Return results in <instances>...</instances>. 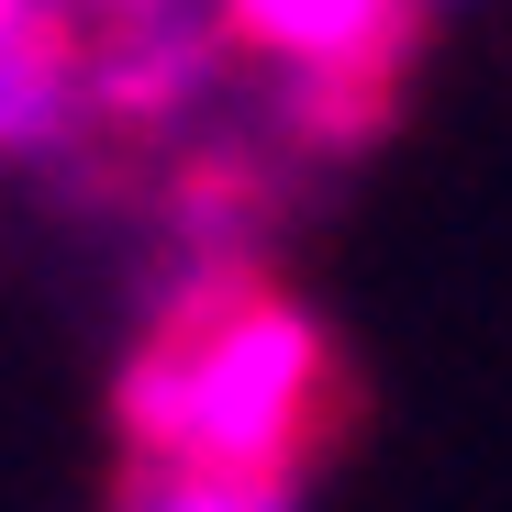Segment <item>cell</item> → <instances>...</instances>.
Wrapping results in <instances>:
<instances>
[{"instance_id":"1","label":"cell","mask_w":512,"mask_h":512,"mask_svg":"<svg viewBox=\"0 0 512 512\" xmlns=\"http://www.w3.org/2000/svg\"><path fill=\"white\" fill-rule=\"evenodd\" d=\"M334 401V334L301 290H279L256 256H190L156 301V334L123 357V446L134 468L190 479H301Z\"/></svg>"},{"instance_id":"2","label":"cell","mask_w":512,"mask_h":512,"mask_svg":"<svg viewBox=\"0 0 512 512\" xmlns=\"http://www.w3.org/2000/svg\"><path fill=\"white\" fill-rule=\"evenodd\" d=\"M234 56H268L279 78H334V90H379L401 101L412 34L435 0H212Z\"/></svg>"},{"instance_id":"3","label":"cell","mask_w":512,"mask_h":512,"mask_svg":"<svg viewBox=\"0 0 512 512\" xmlns=\"http://www.w3.org/2000/svg\"><path fill=\"white\" fill-rule=\"evenodd\" d=\"M78 123V23L45 12V23H12L0 34V167H23L45 145H67Z\"/></svg>"},{"instance_id":"4","label":"cell","mask_w":512,"mask_h":512,"mask_svg":"<svg viewBox=\"0 0 512 512\" xmlns=\"http://www.w3.org/2000/svg\"><path fill=\"white\" fill-rule=\"evenodd\" d=\"M123 512H301V479H190V468H156L145 501Z\"/></svg>"},{"instance_id":"5","label":"cell","mask_w":512,"mask_h":512,"mask_svg":"<svg viewBox=\"0 0 512 512\" xmlns=\"http://www.w3.org/2000/svg\"><path fill=\"white\" fill-rule=\"evenodd\" d=\"M56 12V0H0V34H12V23H45Z\"/></svg>"}]
</instances>
